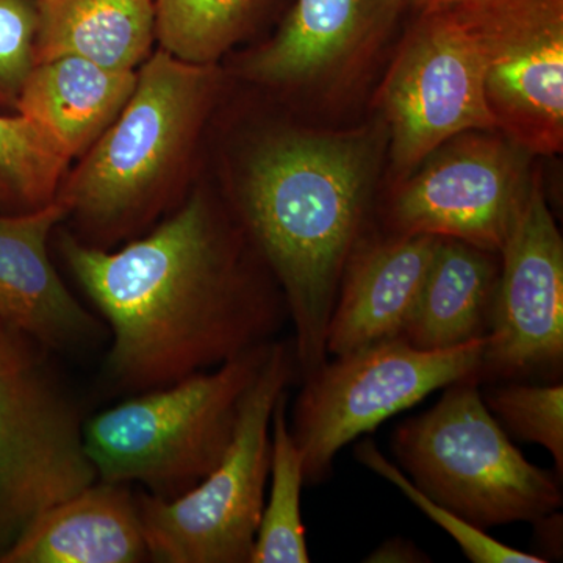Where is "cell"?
<instances>
[{"instance_id": "cell-27", "label": "cell", "mask_w": 563, "mask_h": 563, "mask_svg": "<svg viewBox=\"0 0 563 563\" xmlns=\"http://www.w3.org/2000/svg\"><path fill=\"white\" fill-rule=\"evenodd\" d=\"M431 3H443V2H450V0H429Z\"/></svg>"}, {"instance_id": "cell-7", "label": "cell", "mask_w": 563, "mask_h": 563, "mask_svg": "<svg viewBox=\"0 0 563 563\" xmlns=\"http://www.w3.org/2000/svg\"><path fill=\"white\" fill-rule=\"evenodd\" d=\"M49 352L0 321V559L41 515L98 481Z\"/></svg>"}, {"instance_id": "cell-3", "label": "cell", "mask_w": 563, "mask_h": 563, "mask_svg": "<svg viewBox=\"0 0 563 563\" xmlns=\"http://www.w3.org/2000/svg\"><path fill=\"white\" fill-rule=\"evenodd\" d=\"M273 342L168 387L132 395L84 422L85 450L98 481L141 484L162 499L195 488L228 451L244 395Z\"/></svg>"}, {"instance_id": "cell-12", "label": "cell", "mask_w": 563, "mask_h": 563, "mask_svg": "<svg viewBox=\"0 0 563 563\" xmlns=\"http://www.w3.org/2000/svg\"><path fill=\"white\" fill-rule=\"evenodd\" d=\"M525 152L479 133L448 141L396 191L390 235L454 239L499 254L531 187Z\"/></svg>"}, {"instance_id": "cell-13", "label": "cell", "mask_w": 563, "mask_h": 563, "mask_svg": "<svg viewBox=\"0 0 563 563\" xmlns=\"http://www.w3.org/2000/svg\"><path fill=\"white\" fill-rule=\"evenodd\" d=\"M65 203L0 213V321L49 351L90 350L109 331L70 295L47 252L51 232L68 217Z\"/></svg>"}, {"instance_id": "cell-16", "label": "cell", "mask_w": 563, "mask_h": 563, "mask_svg": "<svg viewBox=\"0 0 563 563\" xmlns=\"http://www.w3.org/2000/svg\"><path fill=\"white\" fill-rule=\"evenodd\" d=\"M135 84L133 70L102 68L79 57L54 58L33 68L16 109L69 162L101 139Z\"/></svg>"}, {"instance_id": "cell-23", "label": "cell", "mask_w": 563, "mask_h": 563, "mask_svg": "<svg viewBox=\"0 0 563 563\" xmlns=\"http://www.w3.org/2000/svg\"><path fill=\"white\" fill-rule=\"evenodd\" d=\"M481 395L501 428L515 439L540 444L563 473V384L492 383Z\"/></svg>"}, {"instance_id": "cell-20", "label": "cell", "mask_w": 563, "mask_h": 563, "mask_svg": "<svg viewBox=\"0 0 563 563\" xmlns=\"http://www.w3.org/2000/svg\"><path fill=\"white\" fill-rule=\"evenodd\" d=\"M288 393H282L272 418V490L263 506L251 563H309L301 517L303 462L287 420Z\"/></svg>"}, {"instance_id": "cell-5", "label": "cell", "mask_w": 563, "mask_h": 563, "mask_svg": "<svg viewBox=\"0 0 563 563\" xmlns=\"http://www.w3.org/2000/svg\"><path fill=\"white\" fill-rule=\"evenodd\" d=\"M211 84L210 65L181 62L165 49L152 55L124 109L55 199L90 235L120 236L143 221L201 120Z\"/></svg>"}, {"instance_id": "cell-25", "label": "cell", "mask_w": 563, "mask_h": 563, "mask_svg": "<svg viewBox=\"0 0 563 563\" xmlns=\"http://www.w3.org/2000/svg\"><path fill=\"white\" fill-rule=\"evenodd\" d=\"M38 5L31 0H0V101L16 106L36 66Z\"/></svg>"}, {"instance_id": "cell-18", "label": "cell", "mask_w": 563, "mask_h": 563, "mask_svg": "<svg viewBox=\"0 0 563 563\" xmlns=\"http://www.w3.org/2000/svg\"><path fill=\"white\" fill-rule=\"evenodd\" d=\"M36 65L79 57L133 70L155 36L154 0H40Z\"/></svg>"}, {"instance_id": "cell-22", "label": "cell", "mask_w": 563, "mask_h": 563, "mask_svg": "<svg viewBox=\"0 0 563 563\" xmlns=\"http://www.w3.org/2000/svg\"><path fill=\"white\" fill-rule=\"evenodd\" d=\"M27 118L0 117V203L14 213L54 201L66 165Z\"/></svg>"}, {"instance_id": "cell-10", "label": "cell", "mask_w": 563, "mask_h": 563, "mask_svg": "<svg viewBox=\"0 0 563 563\" xmlns=\"http://www.w3.org/2000/svg\"><path fill=\"white\" fill-rule=\"evenodd\" d=\"M432 5L404 43L380 91L393 168L401 176L462 133L498 129L476 40L450 7Z\"/></svg>"}, {"instance_id": "cell-19", "label": "cell", "mask_w": 563, "mask_h": 563, "mask_svg": "<svg viewBox=\"0 0 563 563\" xmlns=\"http://www.w3.org/2000/svg\"><path fill=\"white\" fill-rule=\"evenodd\" d=\"M385 0H298L284 27L247 63L252 79L295 84L320 76L350 54Z\"/></svg>"}, {"instance_id": "cell-17", "label": "cell", "mask_w": 563, "mask_h": 563, "mask_svg": "<svg viewBox=\"0 0 563 563\" xmlns=\"http://www.w3.org/2000/svg\"><path fill=\"white\" fill-rule=\"evenodd\" d=\"M499 266L498 252L437 239L431 265L399 336L421 351L453 350L485 339Z\"/></svg>"}, {"instance_id": "cell-26", "label": "cell", "mask_w": 563, "mask_h": 563, "mask_svg": "<svg viewBox=\"0 0 563 563\" xmlns=\"http://www.w3.org/2000/svg\"><path fill=\"white\" fill-rule=\"evenodd\" d=\"M365 562L369 563H422L431 562V558L420 550L410 540L402 537H393L385 540L380 547H377Z\"/></svg>"}, {"instance_id": "cell-4", "label": "cell", "mask_w": 563, "mask_h": 563, "mask_svg": "<svg viewBox=\"0 0 563 563\" xmlns=\"http://www.w3.org/2000/svg\"><path fill=\"white\" fill-rule=\"evenodd\" d=\"M393 454L418 490L487 531L558 512V474L525 457L485 406L477 376L444 388L432 409L399 422Z\"/></svg>"}, {"instance_id": "cell-24", "label": "cell", "mask_w": 563, "mask_h": 563, "mask_svg": "<svg viewBox=\"0 0 563 563\" xmlns=\"http://www.w3.org/2000/svg\"><path fill=\"white\" fill-rule=\"evenodd\" d=\"M355 459L366 468L379 474L388 483L398 487L406 498L421 510L426 517L443 531L453 537L454 542L461 547L463 554L473 563H547L543 558L525 551L515 550L488 536L487 531L463 520L446 507L426 496L415 487L412 481L398 468L379 450L372 440L362 442L354 450Z\"/></svg>"}, {"instance_id": "cell-15", "label": "cell", "mask_w": 563, "mask_h": 563, "mask_svg": "<svg viewBox=\"0 0 563 563\" xmlns=\"http://www.w3.org/2000/svg\"><path fill=\"white\" fill-rule=\"evenodd\" d=\"M151 559L136 495L96 481L41 515L0 563H139Z\"/></svg>"}, {"instance_id": "cell-21", "label": "cell", "mask_w": 563, "mask_h": 563, "mask_svg": "<svg viewBox=\"0 0 563 563\" xmlns=\"http://www.w3.org/2000/svg\"><path fill=\"white\" fill-rule=\"evenodd\" d=\"M155 35L181 62L211 65L236 38L254 0H154Z\"/></svg>"}, {"instance_id": "cell-9", "label": "cell", "mask_w": 563, "mask_h": 563, "mask_svg": "<svg viewBox=\"0 0 563 563\" xmlns=\"http://www.w3.org/2000/svg\"><path fill=\"white\" fill-rule=\"evenodd\" d=\"M472 32L484 63L496 125L528 154H554L563 141L562 0L443 2Z\"/></svg>"}, {"instance_id": "cell-11", "label": "cell", "mask_w": 563, "mask_h": 563, "mask_svg": "<svg viewBox=\"0 0 563 563\" xmlns=\"http://www.w3.org/2000/svg\"><path fill=\"white\" fill-rule=\"evenodd\" d=\"M498 285L479 384L559 383L563 369V240L542 188L531 181L499 251Z\"/></svg>"}, {"instance_id": "cell-8", "label": "cell", "mask_w": 563, "mask_h": 563, "mask_svg": "<svg viewBox=\"0 0 563 563\" xmlns=\"http://www.w3.org/2000/svg\"><path fill=\"white\" fill-rule=\"evenodd\" d=\"M485 339L453 350L421 351L395 336L325 362L303 380L292 409L290 429L301 450L306 484L329 479L336 454L363 433L376 431L433 391L477 376Z\"/></svg>"}, {"instance_id": "cell-1", "label": "cell", "mask_w": 563, "mask_h": 563, "mask_svg": "<svg viewBox=\"0 0 563 563\" xmlns=\"http://www.w3.org/2000/svg\"><path fill=\"white\" fill-rule=\"evenodd\" d=\"M240 233L201 195L117 252L58 233V250L111 336L103 380L168 387L276 340L288 317L272 269H251Z\"/></svg>"}, {"instance_id": "cell-6", "label": "cell", "mask_w": 563, "mask_h": 563, "mask_svg": "<svg viewBox=\"0 0 563 563\" xmlns=\"http://www.w3.org/2000/svg\"><path fill=\"white\" fill-rule=\"evenodd\" d=\"M296 377L292 343L274 340L217 468L179 498L136 495L152 561L251 563L272 470L273 410Z\"/></svg>"}, {"instance_id": "cell-14", "label": "cell", "mask_w": 563, "mask_h": 563, "mask_svg": "<svg viewBox=\"0 0 563 563\" xmlns=\"http://www.w3.org/2000/svg\"><path fill=\"white\" fill-rule=\"evenodd\" d=\"M437 239L390 235L373 243L358 240L344 265L325 332L329 357L401 335L431 265Z\"/></svg>"}, {"instance_id": "cell-2", "label": "cell", "mask_w": 563, "mask_h": 563, "mask_svg": "<svg viewBox=\"0 0 563 563\" xmlns=\"http://www.w3.org/2000/svg\"><path fill=\"white\" fill-rule=\"evenodd\" d=\"M369 172L372 150L357 135L291 133L251 161L243 221L284 291L301 383L329 361L325 332L361 240Z\"/></svg>"}]
</instances>
